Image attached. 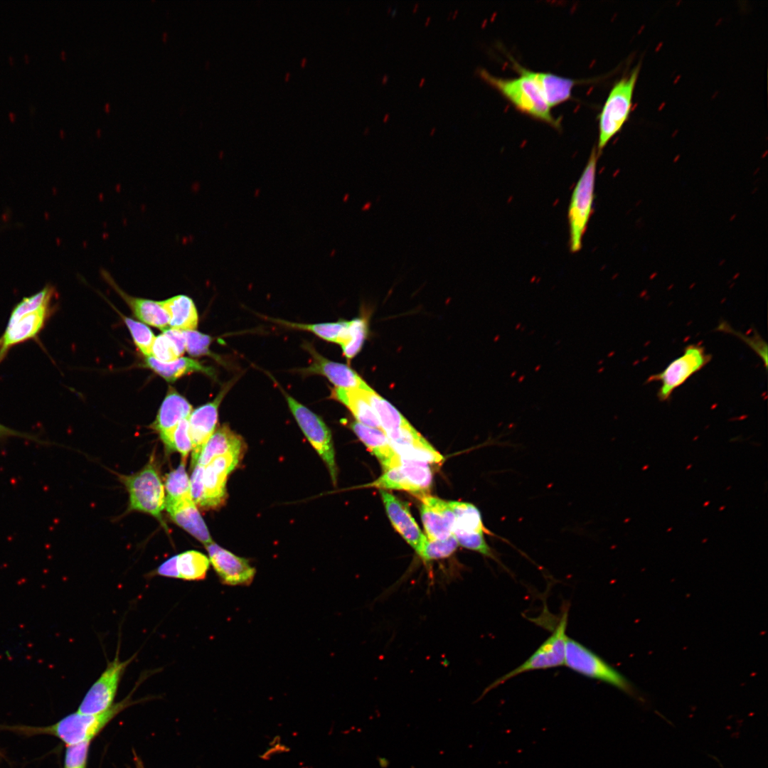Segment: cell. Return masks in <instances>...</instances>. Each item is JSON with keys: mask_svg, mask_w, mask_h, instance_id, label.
Here are the masks:
<instances>
[{"mask_svg": "<svg viewBox=\"0 0 768 768\" xmlns=\"http://www.w3.org/2000/svg\"><path fill=\"white\" fill-rule=\"evenodd\" d=\"M127 705L124 700L101 713L87 715L77 712L45 728L44 732L58 737L68 745L92 740Z\"/></svg>", "mask_w": 768, "mask_h": 768, "instance_id": "obj_9", "label": "cell"}, {"mask_svg": "<svg viewBox=\"0 0 768 768\" xmlns=\"http://www.w3.org/2000/svg\"><path fill=\"white\" fill-rule=\"evenodd\" d=\"M458 543L454 535L447 539L425 541L417 554L424 561H431L449 557L457 550Z\"/></svg>", "mask_w": 768, "mask_h": 768, "instance_id": "obj_35", "label": "cell"}, {"mask_svg": "<svg viewBox=\"0 0 768 768\" xmlns=\"http://www.w3.org/2000/svg\"><path fill=\"white\" fill-rule=\"evenodd\" d=\"M9 116L11 120H14L16 118V114L13 112H9Z\"/></svg>", "mask_w": 768, "mask_h": 768, "instance_id": "obj_47", "label": "cell"}, {"mask_svg": "<svg viewBox=\"0 0 768 768\" xmlns=\"http://www.w3.org/2000/svg\"><path fill=\"white\" fill-rule=\"evenodd\" d=\"M163 334L172 341L178 356H182L186 349V338L183 331L167 329L164 331Z\"/></svg>", "mask_w": 768, "mask_h": 768, "instance_id": "obj_45", "label": "cell"}, {"mask_svg": "<svg viewBox=\"0 0 768 768\" xmlns=\"http://www.w3.org/2000/svg\"><path fill=\"white\" fill-rule=\"evenodd\" d=\"M186 343V351L192 356H210L209 346L211 337L196 330L183 331Z\"/></svg>", "mask_w": 768, "mask_h": 768, "instance_id": "obj_39", "label": "cell"}, {"mask_svg": "<svg viewBox=\"0 0 768 768\" xmlns=\"http://www.w3.org/2000/svg\"><path fill=\"white\" fill-rule=\"evenodd\" d=\"M209 560L222 583L230 586H248L255 575L249 561L220 548L214 542L206 545Z\"/></svg>", "mask_w": 768, "mask_h": 768, "instance_id": "obj_14", "label": "cell"}, {"mask_svg": "<svg viewBox=\"0 0 768 768\" xmlns=\"http://www.w3.org/2000/svg\"><path fill=\"white\" fill-rule=\"evenodd\" d=\"M51 313V305L30 311L16 305L11 312L5 331L0 336V363L12 347L37 337Z\"/></svg>", "mask_w": 768, "mask_h": 768, "instance_id": "obj_11", "label": "cell"}, {"mask_svg": "<svg viewBox=\"0 0 768 768\" xmlns=\"http://www.w3.org/2000/svg\"><path fill=\"white\" fill-rule=\"evenodd\" d=\"M351 428L380 462L384 471L399 464L402 459L392 447L385 434L380 430L353 422Z\"/></svg>", "mask_w": 768, "mask_h": 768, "instance_id": "obj_24", "label": "cell"}, {"mask_svg": "<svg viewBox=\"0 0 768 768\" xmlns=\"http://www.w3.org/2000/svg\"><path fill=\"white\" fill-rule=\"evenodd\" d=\"M243 453L237 451L216 457L205 466L203 497L200 507L210 509L223 505L227 498L228 476L238 466Z\"/></svg>", "mask_w": 768, "mask_h": 768, "instance_id": "obj_13", "label": "cell"}, {"mask_svg": "<svg viewBox=\"0 0 768 768\" xmlns=\"http://www.w3.org/2000/svg\"><path fill=\"white\" fill-rule=\"evenodd\" d=\"M121 479L129 494V509L149 513L161 521L166 497L154 461L151 460L139 471Z\"/></svg>", "mask_w": 768, "mask_h": 768, "instance_id": "obj_4", "label": "cell"}, {"mask_svg": "<svg viewBox=\"0 0 768 768\" xmlns=\"http://www.w3.org/2000/svg\"><path fill=\"white\" fill-rule=\"evenodd\" d=\"M101 274L106 282L130 306L138 319L145 324L161 329L163 331L168 329L169 316L161 302L132 297L119 287L112 277L106 270H102Z\"/></svg>", "mask_w": 768, "mask_h": 768, "instance_id": "obj_23", "label": "cell"}, {"mask_svg": "<svg viewBox=\"0 0 768 768\" xmlns=\"http://www.w3.org/2000/svg\"><path fill=\"white\" fill-rule=\"evenodd\" d=\"M177 560L178 555H174L169 558L167 560L164 562L159 567H158L156 571V575L167 577L180 579V575L177 567Z\"/></svg>", "mask_w": 768, "mask_h": 768, "instance_id": "obj_44", "label": "cell"}, {"mask_svg": "<svg viewBox=\"0 0 768 768\" xmlns=\"http://www.w3.org/2000/svg\"><path fill=\"white\" fill-rule=\"evenodd\" d=\"M190 479L191 497L196 505L201 506L203 497V474L205 466L195 465Z\"/></svg>", "mask_w": 768, "mask_h": 768, "instance_id": "obj_42", "label": "cell"}, {"mask_svg": "<svg viewBox=\"0 0 768 768\" xmlns=\"http://www.w3.org/2000/svg\"><path fill=\"white\" fill-rule=\"evenodd\" d=\"M305 347L311 355V361L309 366L299 370L301 373L323 375L338 388L365 389L368 387L348 366L326 358L311 345L306 344Z\"/></svg>", "mask_w": 768, "mask_h": 768, "instance_id": "obj_17", "label": "cell"}, {"mask_svg": "<svg viewBox=\"0 0 768 768\" xmlns=\"http://www.w3.org/2000/svg\"><path fill=\"white\" fill-rule=\"evenodd\" d=\"M146 366L168 382H174L180 377L193 372H201L212 375L213 370L201 364L198 361L179 358L174 361L162 363L154 358L146 357Z\"/></svg>", "mask_w": 768, "mask_h": 768, "instance_id": "obj_30", "label": "cell"}, {"mask_svg": "<svg viewBox=\"0 0 768 768\" xmlns=\"http://www.w3.org/2000/svg\"><path fill=\"white\" fill-rule=\"evenodd\" d=\"M331 398L344 405L352 412L357 422L382 430L373 409L360 389L335 388L331 391Z\"/></svg>", "mask_w": 768, "mask_h": 768, "instance_id": "obj_26", "label": "cell"}, {"mask_svg": "<svg viewBox=\"0 0 768 768\" xmlns=\"http://www.w3.org/2000/svg\"><path fill=\"white\" fill-rule=\"evenodd\" d=\"M449 504L455 516L453 534L487 533L509 543L506 539L495 535L485 527L481 513L474 504L457 501H449Z\"/></svg>", "mask_w": 768, "mask_h": 768, "instance_id": "obj_28", "label": "cell"}, {"mask_svg": "<svg viewBox=\"0 0 768 768\" xmlns=\"http://www.w3.org/2000/svg\"><path fill=\"white\" fill-rule=\"evenodd\" d=\"M380 495L392 525L418 554L427 537L420 530L409 506L388 491L382 490Z\"/></svg>", "mask_w": 768, "mask_h": 768, "instance_id": "obj_20", "label": "cell"}, {"mask_svg": "<svg viewBox=\"0 0 768 768\" xmlns=\"http://www.w3.org/2000/svg\"><path fill=\"white\" fill-rule=\"evenodd\" d=\"M123 318L135 344L141 352L146 357L151 356V348L155 336L151 329L145 324L129 317L123 316Z\"/></svg>", "mask_w": 768, "mask_h": 768, "instance_id": "obj_36", "label": "cell"}, {"mask_svg": "<svg viewBox=\"0 0 768 768\" xmlns=\"http://www.w3.org/2000/svg\"><path fill=\"white\" fill-rule=\"evenodd\" d=\"M513 68L518 73L528 76L535 82L550 108L569 100L571 97L573 87L580 82L578 80L550 73L532 71L521 66L515 61Z\"/></svg>", "mask_w": 768, "mask_h": 768, "instance_id": "obj_21", "label": "cell"}, {"mask_svg": "<svg viewBox=\"0 0 768 768\" xmlns=\"http://www.w3.org/2000/svg\"><path fill=\"white\" fill-rule=\"evenodd\" d=\"M165 508L174 523L205 545L213 542L192 498L165 501Z\"/></svg>", "mask_w": 768, "mask_h": 768, "instance_id": "obj_22", "label": "cell"}, {"mask_svg": "<svg viewBox=\"0 0 768 768\" xmlns=\"http://www.w3.org/2000/svg\"><path fill=\"white\" fill-rule=\"evenodd\" d=\"M367 331V322L364 318H356L348 321V324L338 342L346 358L352 359L359 353L363 347Z\"/></svg>", "mask_w": 768, "mask_h": 768, "instance_id": "obj_32", "label": "cell"}, {"mask_svg": "<svg viewBox=\"0 0 768 768\" xmlns=\"http://www.w3.org/2000/svg\"><path fill=\"white\" fill-rule=\"evenodd\" d=\"M92 740L68 745L65 753L64 768H85L88 748Z\"/></svg>", "mask_w": 768, "mask_h": 768, "instance_id": "obj_41", "label": "cell"}, {"mask_svg": "<svg viewBox=\"0 0 768 768\" xmlns=\"http://www.w3.org/2000/svg\"><path fill=\"white\" fill-rule=\"evenodd\" d=\"M109 107H110L109 105H106V106H105L106 110H109Z\"/></svg>", "mask_w": 768, "mask_h": 768, "instance_id": "obj_49", "label": "cell"}, {"mask_svg": "<svg viewBox=\"0 0 768 768\" xmlns=\"http://www.w3.org/2000/svg\"><path fill=\"white\" fill-rule=\"evenodd\" d=\"M421 518L430 540H444L453 535L455 516L449 504L429 494L420 497Z\"/></svg>", "mask_w": 768, "mask_h": 768, "instance_id": "obj_18", "label": "cell"}, {"mask_svg": "<svg viewBox=\"0 0 768 768\" xmlns=\"http://www.w3.org/2000/svg\"><path fill=\"white\" fill-rule=\"evenodd\" d=\"M564 665L577 673L607 683L629 695L634 693L632 685L621 673L589 649L568 636L565 643Z\"/></svg>", "mask_w": 768, "mask_h": 768, "instance_id": "obj_5", "label": "cell"}, {"mask_svg": "<svg viewBox=\"0 0 768 768\" xmlns=\"http://www.w3.org/2000/svg\"><path fill=\"white\" fill-rule=\"evenodd\" d=\"M233 384V381H229L214 400L200 406L191 413L188 425L192 441L191 466L195 464L201 449L215 432L218 407Z\"/></svg>", "mask_w": 768, "mask_h": 768, "instance_id": "obj_15", "label": "cell"}, {"mask_svg": "<svg viewBox=\"0 0 768 768\" xmlns=\"http://www.w3.org/2000/svg\"><path fill=\"white\" fill-rule=\"evenodd\" d=\"M711 358L700 343L688 345L681 356L672 361L662 371L649 376L646 383L659 382L661 385L657 397L661 402L667 401L676 388L704 368Z\"/></svg>", "mask_w": 768, "mask_h": 768, "instance_id": "obj_6", "label": "cell"}, {"mask_svg": "<svg viewBox=\"0 0 768 768\" xmlns=\"http://www.w3.org/2000/svg\"><path fill=\"white\" fill-rule=\"evenodd\" d=\"M24 57H25V59H26V60H28V56L27 55H24Z\"/></svg>", "mask_w": 768, "mask_h": 768, "instance_id": "obj_48", "label": "cell"}, {"mask_svg": "<svg viewBox=\"0 0 768 768\" xmlns=\"http://www.w3.org/2000/svg\"><path fill=\"white\" fill-rule=\"evenodd\" d=\"M432 482V471L427 464L402 459L399 464L384 471L378 479L363 486L402 490L420 497L428 494Z\"/></svg>", "mask_w": 768, "mask_h": 768, "instance_id": "obj_10", "label": "cell"}, {"mask_svg": "<svg viewBox=\"0 0 768 768\" xmlns=\"http://www.w3.org/2000/svg\"><path fill=\"white\" fill-rule=\"evenodd\" d=\"M169 316V326L180 331L195 330L198 322L196 305L191 298L179 294L161 301Z\"/></svg>", "mask_w": 768, "mask_h": 768, "instance_id": "obj_27", "label": "cell"}, {"mask_svg": "<svg viewBox=\"0 0 768 768\" xmlns=\"http://www.w3.org/2000/svg\"><path fill=\"white\" fill-rule=\"evenodd\" d=\"M191 450H192V441L189 434L188 418H186L182 420L174 431L169 452H179L182 460L186 462Z\"/></svg>", "mask_w": 768, "mask_h": 768, "instance_id": "obj_38", "label": "cell"}, {"mask_svg": "<svg viewBox=\"0 0 768 768\" xmlns=\"http://www.w3.org/2000/svg\"><path fill=\"white\" fill-rule=\"evenodd\" d=\"M640 67L636 66L612 87L599 116L597 151L599 156L608 142L622 129L632 107V99Z\"/></svg>", "mask_w": 768, "mask_h": 768, "instance_id": "obj_2", "label": "cell"}, {"mask_svg": "<svg viewBox=\"0 0 768 768\" xmlns=\"http://www.w3.org/2000/svg\"><path fill=\"white\" fill-rule=\"evenodd\" d=\"M209 566V559L201 552L188 550L178 555L177 567L180 579L183 580H204Z\"/></svg>", "mask_w": 768, "mask_h": 768, "instance_id": "obj_31", "label": "cell"}, {"mask_svg": "<svg viewBox=\"0 0 768 768\" xmlns=\"http://www.w3.org/2000/svg\"><path fill=\"white\" fill-rule=\"evenodd\" d=\"M10 437H19L21 439H25L29 441L37 442L38 444L42 445L48 444L47 442L41 439L38 437L34 434L18 431L13 428L9 427L0 422V441H4Z\"/></svg>", "mask_w": 768, "mask_h": 768, "instance_id": "obj_43", "label": "cell"}, {"mask_svg": "<svg viewBox=\"0 0 768 768\" xmlns=\"http://www.w3.org/2000/svg\"><path fill=\"white\" fill-rule=\"evenodd\" d=\"M516 78H503L492 75L485 69L479 75L489 85L498 90L521 112L547 123L554 128L560 127L535 82L528 76L519 73Z\"/></svg>", "mask_w": 768, "mask_h": 768, "instance_id": "obj_1", "label": "cell"}, {"mask_svg": "<svg viewBox=\"0 0 768 768\" xmlns=\"http://www.w3.org/2000/svg\"><path fill=\"white\" fill-rule=\"evenodd\" d=\"M151 357L162 363H169L178 359V355L172 341L162 334L154 338Z\"/></svg>", "mask_w": 768, "mask_h": 768, "instance_id": "obj_40", "label": "cell"}, {"mask_svg": "<svg viewBox=\"0 0 768 768\" xmlns=\"http://www.w3.org/2000/svg\"><path fill=\"white\" fill-rule=\"evenodd\" d=\"M568 609L566 608L553 634L522 664L497 678L483 692L481 697L491 690L521 673L539 669H548L564 665L565 643L567 636Z\"/></svg>", "mask_w": 768, "mask_h": 768, "instance_id": "obj_7", "label": "cell"}, {"mask_svg": "<svg viewBox=\"0 0 768 768\" xmlns=\"http://www.w3.org/2000/svg\"><path fill=\"white\" fill-rule=\"evenodd\" d=\"M192 406L188 400L175 389L169 388L159 407L158 414L151 427L156 430L169 452L172 434L178 424L188 418Z\"/></svg>", "mask_w": 768, "mask_h": 768, "instance_id": "obj_19", "label": "cell"}, {"mask_svg": "<svg viewBox=\"0 0 768 768\" xmlns=\"http://www.w3.org/2000/svg\"><path fill=\"white\" fill-rule=\"evenodd\" d=\"M272 321L292 329L310 331L324 340L336 343L348 324V321L344 320L314 324L294 323L280 319H272Z\"/></svg>", "mask_w": 768, "mask_h": 768, "instance_id": "obj_33", "label": "cell"}, {"mask_svg": "<svg viewBox=\"0 0 768 768\" xmlns=\"http://www.w3.org/2000/svg\"><path fill=\"white\" fill-rule=\"evenodd\" d=\"M708 503H709V502H707L706 503H705L704 506H707Z\"/></svg>", "mask_w": 768, "mask_h": 768, "instance_id": "obj_50", "label": "cell"}, {"mask_svg": "<svg viewBox=\"0 0 768 768\" xmlns=\"http://www.w3.org/2000/svg\"><path fill=\"white\" fill-rule=\"evenodd\" d=\"M718 331L732 334L740 338L762 359L765 368H767V344L757 332H754L752 336H748L745 334L733 329L725 321L719 324Z\"/></svg>", "mask_w": 768, "mask_h": 768, "instance_id": "obj_37", "label": "cell"}, {"mask_svg": "<svg viewBox=\"0 0 768 768\" xmlns=\"http://www.w3.org/2000/svg\"><path fill=\"white\" fill-rule=\"evenodd\" d=\"M378 762L381 768H387L390 764L388 759L383 757H378Z\"/></svg>", "mask_w": 768, "mask_h": 768, "instance_id": "obj_46", "label": "cell"}, {"mask_svg": "<svg viewBox=\"0 0 768 768\" xmlns=\"http://www.w3.org/2000/svg\"><path fill=\"white\" fill-rule=\"evenodd\" d=\"M133 657L121 661L117 653L114 660L93 683L80 703L78 713L98 714L109 709L113 704L120 680Z\"/></svg>", "mask_w": 768, "mask_h": 768, "instance_id": "obj_12", "label": "cell"}, {"mask_svg": "<svg viewBox=\"0 0 768 768\" xmlns=\"http://www.w3.org/2000/svg\"><path fill=\"white\" fill-rule=\"evenodd\" d=\"M287 405L302 431L326 464L331 480L336 482L337 469L331 432L316 414L282 390Z\"/></svg>", "mask_w": 768, "mask_h": 768, "instance_id": "obj_8", "label": "cell"}, {"mask_svg": "<svg viewBox=\"0 0 768 768\" xmlns=\"http://www.w3.org/2000/svg\"><path fill=\"white\" fill-rule=\"evenodd\" d=\"M392 447L402 459L438 463L443 457L411 425L385 434Z\"/></svg>", "mask_w": 768, "mask_h": 768, "instance_id": "obj_16", "label": "cell"}, {"mask_svg": "<svg viewBox=\"0 0 768 768\" xmlns=\"http://www.w3.org/2000/svg\"><path fill=\"white\" fill-rule=\"evenodd\" d=\"M598 156L597 149L594 147L570 198L567 218L570 250L573 253L582 249V238L592 215Z\"/></svg>", "mask_w": 768, "mask_h": 768, "instance_id": "obj_3", "label": "cell"}, {"mask_svg": "<svg viewBox=\"0 0 768 768\" xmlns=\"http://www.w3.org/2000/svg\"><path fill=\"white\" fill-rule=\"evenodd\" d=\"M360 390L373 409L385 434L410 425L394 406L380 397L369 386Z\"/></svg>", "mask_w": 768, "mask_h": 768, "instance_id": "obj_29", "label": "cell"}, {"mask_svg": "<svg viewBox=\"0 0 768 768\" xmlns=\"http://www.w3.org/2000/svg\"><path fill=\"white\" fill-rule=\"evenodd\" d=\"M245 447L242 437L233 432L228 424H223L209 438L193 466L196 464L206 466L216 457L232 452L244 451Z\"/></svg>", "mask_w": 768, "mask_h": 768, "instance_id": "obj_25", "label": "cell"}, {"mask_svg": "<svg viewBox=\"0 0 768 768\" xmlns=\"http://www.w3.org/2000/svg\"><path fill=\"white\" fill-rule=\"evenodd\" d=\"M186 462L181 460L178 466L166 475L165 501H176L192 498L190 480L185 469Z\"/></svg>", "mask_w": 768, "mask_h": 768, "instance_id": "obj_34", "label": "cell"}]
</instances>
